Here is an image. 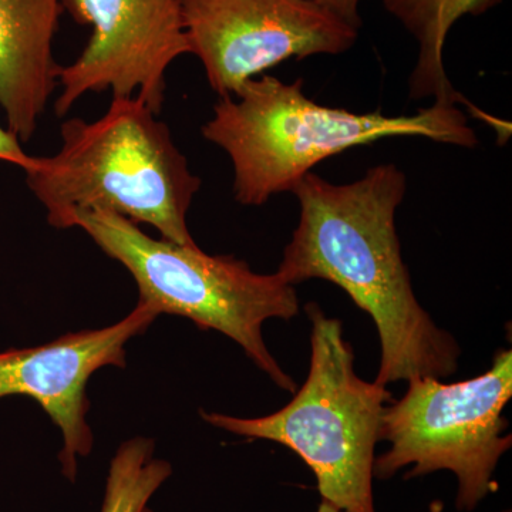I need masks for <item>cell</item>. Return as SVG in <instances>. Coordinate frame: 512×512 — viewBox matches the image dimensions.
<instances>
[{"mask_svg":"<svg viewBox=\"0 0 512 512\" xmlns=\"http://www.w3.org/2000/svg\"><path fill=\"white\" fill-rule=\"evenodd\" d=\"M406 191V174L396 164L376 165L349 184L306 174L292 190L299 222L276 272L292 286L332 282L369 313L382 346L375 380L382 386L443 379L456 372L460 356L456 340L434 325L414 295L396 231Z\"/></svg>","mask_w":512,"mask_h":512,"instance_id":"cell-1","label":"cell"},{"mask_svg":"<svg viewBox=\"0 0 512 512\" xmlns=\"http://www.w3.org/2000/svg\"><path fill=\"white\" fill-rule=\"evenodd\" d=\"M303 79L254 77L234 96L220 97L201 128L224 150L234 170L235 200L259 207L293 187L322 161L383 138L423 137L474 148L476 131L458 104L433 101L412 116L356 113L322 106L303 92Z\"/></svg>","mask_w":512,"mask_h":512,"instance_id":"cell-2","label":"cell"},{"mask_svg":"<svg viewBox=\"0 0 512 512\" xmlns=\"http://www.w3.org/2000/svg\"><path fill=\"white\" fill-rule=\"evenodd\" d=\"M60 138L56 154L35 157L25 171L53 228H72L77 211H109L195 245L187 217L201 178L143 100L113 97L100 119L64 121Z\"/></svg>","mask_w":512,"mask_h":512,"instance_id":"cell-3","label":"cell"},{"mask_svg":"<svg viewBox=\"0 0 512 512\" xmlns=\"http://www.w3.org/2000/svg\"><path fill=\"white\" fill-rule=\"evenodd\" d=\"M80 228L107 256L130 272L138 302L151 311L183 316L202 330H217L237 342L281 389L296 392L266 348L262 325L298 315L295 286L278 274H256L234 256H211L198 245H180L147 235L137 224L109 211H77Z\"/></svg>","mask_w":512,"mask_h":512,"instance_id":"cell-4","label":"cell"},{"mask_svg":"<svg viewBox=\"0 0 512 512\" xmlns=\"http://www.w3.org/2000/svg\"><path fill=\"white\" fill-rule=\"evenodd\" d=\"M312 323L308 379L284 409L258 419L207 413L211 426L291 448L308 464L323 501L343 512H376L373 501L375 448L387 404L386 386L355 373V355L342 323L316 303L306 306Z\"/></svg>","mask_w":512,"mask_h":512,"instance_id":"cell-5","label":"cell"},{"mask_svg":"<svg viewBox=\"0 0 512 512\" xmlns=\"http://www.w3.org/2000/svg\"><path fill=\"white\" fill-rule=\"evenodd\" d=\"M511 396V350H501L488 372L464 382L413 377L402 399L384 409L380 440L390 448L375 458L373 476L387 480L409 466L406 478L453 471L457 508L473 511L495 490V468L511 447L503 417Z\"/></svg>","mask_w":512,"mask_h":512,"instance_id":"cell-6","label":"cell"},{"mask_svg":"<svg viewBox=\"0 0 512 512\" xmlns=\"http://www.w3.org/2000/svg\"><path fill=\"white\" fill-rule=\"evenodd\" d=\"M191 55L220 97L286 62L348 52L359 37L313 0H177Z\"/></svg>","mask_w":512,"mask_h":512,"instance_id":"cell-7","label":"cell"},{"mask_svg":"<svg viewBox=\"0 0 512 512\" xmlns=\"http://www.w3.org/2000/svg\"><path fill=\"white\" fill-rule=\"evenodd\" d=\"M64 12L92 36L73 63L60 66L57 117L87 93L138 97L153 113L163 110L165 76L175 60L191 55L177 0H62Z\"/></svg>","mask_w":512,"mask_h":512,"instance_id":"cell-8","label":"cell"},{"mask_svg":"<svg viewBox=\"0 0 512 512\" xmlns=\"http://www.w3.org/2000/svg\"><path fill=\"white\" fill-rule=\"evenodd\" d=\"M157 316L138 302L126 318L107 328L66 333L36 348L0 353V399L29 397L59 427V461L67 480L76 481L77 457H87L93 450V431L87 423L90 377L107 366L124 369L128 340L146 332Z\"/></svg>","mask_w":512,"mask_h":512,"instance_id":"cell-9","label":"cell"},{"mask_svg":"<svg viewBox=\"0 0 512 512\" xmlns=\"http://www.w3.org/2000/svg\"><path fill=\"white\" fill-rule=\"evenodd\" d=\"M62 0H0V107L20 141L35 136L59 83L53 42Z\"/></svg>","mask_w":512,"mask_h":512,"instance_id":"cell-10","label":"cell"},{"mask_svg":"<svg viewBox=\"0 0 512 512\" xmlns=\"http://www.w3.org/2000/svg\"><path fill=\"white\" fill-rule=\"evenodd\" d=\"M383 8L416 39L419 56L409 80L410 97L464 103L444 69V46L451 29L466 16H480L503 0H380Z\"/></svg>","mask_w":512,"mask_h":512,"instance_id":"cell-11","label":"cell"},{"mask_svg":"<svg viewBox=\"0 0 512 512\" xmlns=\"http://www.w3.org/2000/svg\"><path fill=\"white\" fill-rule=\"evenodd\" d=\"M171 473L170 463L154 457L153 440L126 441L111 460L101 512H143Z\"/></svg>","mask_w":512,"mask_h":512,"instance_id":"cell-12","label":"cell"},{"mask_svg":"<svg viewBox=\"0 0 512 512\" xmlns=\"http://www.w3.org/2000/svg\"><path fill=\"white\" fill-rule=\"evenodd\" d=\"M22 141L8 128L0 124V161L18 165L23 171L29 170L35 164V157L29 156L22 148Z\"/></svg>","mask_w":512,"mask_h":512,"instance_id":"cell-13","label":"cell"},{"mask_svg":"<svg viewBox=\"0 0 512 512\" xmlns=\"http://www.w3.org/2000/svg\"><path fill=\"white\" fill-rule=\"evenodd\" d=\"M313 2L335 13L340 19L352 25L353 28H362V16H360V2L362 0H313Z\"/></svg>","mask_w":512,"mask_h":512,"instance_id":"cell-14","label":"cell"},{"mask_svg":"<svg viewBox=\"0 0 512 512\" xmlns=\"http://www.w3.org/2000/svg\"><path fill=\"white\" fill-rule=\"evenodd\" d=\"M143 512H153L150 510V508H144ZM318 512H343L338 510V508L333 507V505H330L329 503H326V501H322V504L319 505Z\"/></svg>","mask_w":512,"mask_h":512,"instance_id":"cell-15","label":"cell"}]
</instances>
